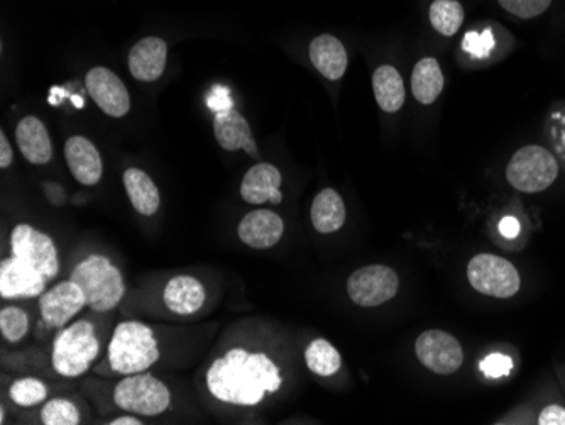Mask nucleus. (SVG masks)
<instances>
[{"instance_id": "nucleus-21", "label": "nucleus", "mask_w": 565, "mask_h": 425, "mask_svg": "<svg viewBox=\"0 0 565 425\" xmlns=\"http://www.w3.org/2000/svg\"><path fill=\"white\" fill-rule=\"evenodd\" d=\"M163 301L173 314L191 316L200 311L206 302V289L197 278L191 275H179L168 281L164 289Z\"/></svg>"}, {"instance_id": "nucleus-5", "label": "nucleus", "mask_w": 565, "mask_h": 425, "mask_svg": "<svg viewBox=\"0 0 565 425\" xmlns=\"http://www.w3.org/2000/svg\"><path fill=\"white\" fill-rule=\"evenodd\" d=\"M557 177V156L551 149L539 145H528L518 149L506 167V180L509 185L524 194L546 191Z\"/></svg>"}, {"instance_id": "nucleus-30", "label": "nucleus", "mask_w": 565, "mask_h": 425, "mask_svg": "<svg viewBox=\"0 0 565 425\" xmlns=\"http://www.w3.org/2000/svg\"><path fill=\"white\" fill-rule=\"evenodd\" d=\"M41 422L45 425H78L82 414L69 399H51L42 405Z\"/></svg>"}, {"instance_id": "nucleus-2", "label": "nucleus", "mask_w": 565, "mask_h": 425, "mask_svg": "<svg viewBox=\"0 0 565 425\" xmlns=\"http://www.w3.org/2000/svg\"><path fill=\"white\" fill-rule=\"evenodd\" d=\"M107 354L112 372L127 376L148 372L160 360V348L151 327L124 320L115 326Z\"/></svg>"}, {"instance_id": "nucleus-28", "label": "nucleus", "mask_w": 565, "mask_h": 425, "mask_svg": "<svg viewBox=\"0 0 565 425\" xmlns=\"http://www.w3.org/2000/svg\"><path fill=\"white\" fill-rule=\"evenodd\" d=\"M305 363L311 373L319 376H332L341 369L342 360L339 351L326 339H316L305 351Z\"/></svg>"}, {"instance_id": "nucleus-19", "label": "nucleus", "mask_w": 565, "mask_h": 425, "mask_svg": "<svg viewBox=\"0 0 565 425\" xmlns=\"http://www.w3.org/2000/svg\"><path fill=\"white\" fill-rule=\"evenodd\" d=\"M308 57L314 66L319 70L320 75L332 82L341 81L347 70V63H349L344 45L332 35L317 36L310 42Z\"/></svg>"}, {"instance_id": "nucleus-35", "label": "nucleus", "mask_w": 565, "mask_h": 425, "mask_svg": "<svg viewBox=\"0 0 565 425\" xmlns=\"http://www.w3.org/2000/svg\"><path fill=\"white\" fill-rule=\"evenodd\" d=\"M540 425H565V409L561 405H549L539 417Z\"/></svg>"}, {"instance_id": "nucleus-17", "label": "nucleus", "mask_w": 565, "mask_h": 425, "mask_svg": "<svg viewBox=\"0 0 565 425\" xmlns=\"http://www.w3.org/2000/svg\"><path fill=\"white\" fill-rule=\"evenodd\" d=\"M213 133L222 148L228 151H237L244 149L249 156L258 160L259 153L256 146L255 137L250 133L249 122L237 112V110H222L217 112L216 121H213Z\"/></svg>"}, {"instance_id": "nucleus-22", "label": "nucleus", "mask_w": 565, "mask_h": 425, "mask_svg": "<svg viewBox=\"0 0 565 425\" xmlns=\"http://www.w3.org/2000/svg\"><path fill=\"white\" fill-rule=\"evenodd\" d=\"M125 194L140 216L151 217L161 204L160 191L151 177L139 168H127L124 173Z\"/></svg>"}, {"instance_id": "nucleus-15", "label": "nucleus", "mask_w": 565, "mask_h": 425, "mask_svg": "<svg viewBox=\"0 0 565 425\" xmlns=\"http://www.w3.org/2000/svg\"><path fill=\"white\" fill-rule=\"evenodd\" d=\"M283 231H285L283 219L268 209L253 210L247 214L237 229L241 241L255 250L273 247L274 244L280 243Z\"/></svg>"}, {"instance_id": "nucleus-20", "label": "nucleus", "mask_w": 565, "mask_h": 425, "mask_svg": "<svg viewBox=\"0 0 565 425\" xmlns=\"http://www.w3.org/2000/svg\"><path fill=\"white\" fill-rule=\"evenodd\" d=\"M15 141L29 163L46 165L53 156L50 134L46 125L35 116L21 119L15 130Z\"/></svg>"}, {"instance_id": "nucleus-38", "label": "nucleus", "mask_w": 565, "mask_h": 425, "mask_svg": "<svg viewBox=\"0 0 565 425\" xmlns=\"http://www.w3.org/2000/svg\"><path fill=\"white\" fill-rule=\"evenodd\" d=\"M500 232L501 234L512 240V238H516V235L520 234V222L515 217H505V219L500 222Z\"/></svg>"}, {"instance_id": "nucleus-13", "label": "nucleus", "mask_w": 565, "mask_h": 425, "mask_svg": "<svg viewBox=\"0 0 565 425\" xmlns=\"http://www.w3.org/2000/svg\"><path fill=\"white\" fill-rule=\"evenodd\" d=\"M46 283L48 280L39 271L14 256L0 263L2 299H36L46 292Z\"/></svg>"}, {"instance_id": "nucleus-40", "label": "nucleus", "mask_w": 565, "mask_h": 425, "mask_svg": "<svg viewBox=\"0 0 565 425\" xmlns=\"http://www.w3.org/2000/svg\"><path fill=\"white\" fill-rule=\"evenodd\" d=\"M111 425H140L143 422L139 421V418L136 417V415H122V417L112 418L111 422H109Z\"/></svg>"}, {"instance_id": "nucleus-16", "label": "nucleus", "mask_w": 565, "mask_h": 425, "mask_svg": "<svg viewBox=\"0 0 565 425\" xmlns=\"http://www.w3.org/2000/svg\"><path fill=\"white\" fill-rule=\"evenodd\" d=\"M168 46L161 38L140 39L130 53L131 75L139 82H155L163 75L167 66Z\"/></svg>"}, {"instance_id": "nucleus-7", "label": "nucleus", "mask_w": 565, "mask_h": 425, "mask_svg": "<svg viewBox=\"0 0 565 425\" xmlns=\"http://www.w3.org/2000/svg\"><path fill=\"white\" fill-rule=\"evenodd\" d=\"M472 289L494 299H512L520 290V274L508 259L496 255H478L467 265Z\"/></svg>"}, {"instance_id": "nucleus-6", "label": "nucleus", "mask_w": 565, "mask_h": 425, "mask_svg": "<svg viewBox=\"0 0 565 425\" xmlns=\"http://www.w3.org/2000/svg\"><path fill=\"white\" fill-rule=\"evenodd\" d=\"M114 402L121 411L140 417H156L168 411L171 393L163 381L148 372L127 375L114 388Z\"/></svg>"}, {"instance_id": "nucleus-3", "label": "nucleus", "mask_w": 565, "mask_h": 425, "mask_svg": "<svg viewBox=\"0 0 565 425\" xmlns=\"http://www.w3.org/2000/svg\"><path fill=\"white\" fill-rule=\"evenodd\" d=\"M70 278L84 292L87 307L99 314L114 311L124 299V278L107 256H88L73 268Z\"/></svg>"}, {"instance_id": "nucleus-31", "label": "nucleus", "mask_w": 565, "mask_h": 425, "mask_svg": "<svg viewBox=\"0 0 565 425\" xmlns=\"http://www.w3.org/2000/svg\"><path fill=\"white\" fill-rule=\"evenodd\" d=\"M0 332L9 342H21L29 332V317L24 308L4 307L0 311Z\"/></svg>"}, {"instance_id": "nucleus-24", "label": "nucleus", "mask_w": 565, "mask_h": 425, "mask_svg": "<svg viewBox=\"0 0 565 425\" xmlns=\"http://www.w3.org/2000/svg\"><path fill=\"white\" fill-rule=\"evenodd\" d=\"M509 39L512 36L506 33L505 27L500 24L486 23L481 27L467 31L460 48L464 53L476 60H488V58L494 57L500 50V46Z\"/></svg>"}, {"instance_id": "nucleus-18", "label": "nucleus", "mask_w": 565, "mask_h": 425, "mask_svg": "<svg viewBox=\"0 0 565 425\" xmlns=\"http://www.w3.org/2000/svg\"><path fill=\"white\" fill-rule=\"evenodd\" d=\"M281 173L277 167L270 163H258L250 168L241 183V195L247 204L261 206L266 202L280 204Z\"/></svg>"}, {"instance_id": "nucleus-26", "label": "nucleus", "mask_w": 565, "mask_h": 425, "mask_svg": "<svg viewBox=\"0 0 565 425\" xmlns=\"http://www.w3.org/2000/svg\"><path fill=\"white\" fill-rule=\"evenodd\" d=\"M311 224L322 234L339 231L345 222V204L339 192L326 189L319 192L311 204Z\"/></svg>"}, {"instance_id": "nucleus-12", "label": "nucleus", "mask_w": 565, "mask_h": 425, "mask_svg": "<svg viewBox=\"0 0 565 425\" xmlns=\"http://www.w3.org/2000/svg\"><path fill=\"white\" fill-rule=\"evenodd\" d=\"M88 94L111 118H124L131 109L130 92L112 70L96 66L85 78Z\"/></svg>"}, {"instance_id": "nucleus-32", "label": "nucleus", "mask_w": 565, "mask_h": 425, "mask_svg": "<svg viewBox=\"0 0 565 425\" xmlns=\"http://www.w3.org/2000/svg\"><path fill=\"white\" fill-rule=\"evenodd\" d=\"M546 136L551 141L554 155L565 165V104H558L546 119Z\"/></svg>"}, {"instance_id": "nucleus-29", "label": "nucleus", "mask_w": 565, "mask_h": 425, "mask_svg": "<svg viewBox=\"0 0 565 425\" xmlns=\"http://www.w3.org/2000/svg\"><path fill=\"white\" fill-rule=\"evenodd\" d=\"M9 399L15 405L29 409V406L39 405L48 399V387L38 378H20L9 387Z\"/></svg>"}, {"instance_id": "nucleus-37", "label": "nucleus", "mask_w": 565, "mask_h": 425, "mask_svg": "<svg viewBox=\"0 0 565 425\" xmlns=\"http://www.w3.org/2000/svg\"><path fill=\"white\" fill-rule=\"evenodd\" d=\"M42 189H45L46 198H48L53 206H63V204H65V191H63L58 183L46 182Z\"/></svg>"}, {"instance_id": "nucleus-14", "label": "nucleus", "mask_w": 565, "mask_h": 425, "mask_svg": "<svg viewBox=\"0 0 565 425\" xmlns=\"http://www.w3.org/2000/svg\"><path fill=\"white\" fill-rule=\"evenodd\" d=\"M65 160L73 179L85 186H94L102 179V158L99 149L84 136H72L65 143Z\"/></svg>"}, {"instance_id": "nucleus-10", "label": "nucleus", "mask_w": 565, "mask_h": 425, "mask_svg": "<svg viewBox=\"0 0 565 425\" xmlns=\"http://www.w3.org/2000/svg\"><path fill=\"white\" fill-rule=\"evenodd\" d=\"M421 365L437 375H452L463 366V345L444 330H426L415 342Z\"/></svg>"}, {"instance_id": "nucleus-39", "label": "nucleus", "mask_w": 565, "mask_h": 425, "mask_svg": "<svg viewBox=\"0 0 565 425\" xmlns=\"http://www.w3.org/2000/svg\"><path fill=\"white\" fill-rule=\"evenodd\" d=\"M12 160H14V155H12V148L11 145H9L8 137H5L4 133H0V167H11Z\"/></svg>"}, {"instance_id": "nucleus-41", "label": "nucleus", "mask_w": 565, "mask_h": 425, "mask_svg": "<svg viewBox=\"0 0 565 425\" xmlns=\"http://www.w3.org/2000/svg\"><path fill=\"white\" fill-rule=\"evenodd\" d=\"M0 424H5V411H4V406H0Z\"/></svg>"}, {"instance_id": "nucleus-23", "label": "nucleus", "mask_w": 565, "mask_h": 425, "mask_svg": "<svg viewBox=\"0 0 565 425\" xmlns=\"http://www.w3.org/2000/svg\"><path fill=\"white\" fill-rule=\"evenodd\" d=\"M444 92V73L435 58H421L412 72V94L423 106H432Z\"/></svg>"}, {"instance_id": "nucleus-36", "label": "nucleus", "mask_w": 565, "mask_h": 425, "mask_svg": "<svg viewBox=\"0 0 565 425\" xmlns=\"http://www.w3.org/2000/svg\"><path fill=\"white\" fill-rule=\"evenodd\" d=\"M209 106L216 109L217 112L231 109V99H229V90L224 87H216L212 92V97L209 99Z\"/></svg>"}, {"instance_id": "nucleus-33", "label": "nucleus", "mask_w": 565, "mask_h": 425, "mask_svg": "<svg viewBox=\"0 0 565 425\" xmlns=\"http://www.w3.org/2000/svg\"><path fill=\"white\" fill-rule=\"evenodd\" d=\"M554 0H498V4L518 20H536L549 11Z\"/></svg>"}, {"instance_id": "nucleus-9", "label": "nucleus", "mask_w": 565, "mask_h": 425, "mask_svg": "<svg viewBox=\"0 0 565 425\" xmlns=\"http://www.w3.org/2000/svg\"><path fill=\"white\" fill-rule=\"evenodd\" d=\"M400 280L395 271L383 265H369L354 271L347 281L351 301L359 307H378L398 293Z\"/></svg>"}, {"instance_id": "nucleus-34", "label": "nucleus", "mask_w": 565, "mask_h": 425, "mask_svg": "<svg viewBox=\"0 0 565 425\" xmlns=\"http://www.w3.org/2000/svg\"><path fill=\"white\" fill-rule=\"evenodd\" d=\"M481 372L484 373L486 378L498 380V378H505L512 373L513 360L506 354L493 353L481 361Z\"/></svg>"}, {"instance_id": "nucleus-25", "label": "nucleus", "mask_w": 565, "mask_h": 425, "mask_svg": "<svg viewBox=\"0 0 565 425\" xmlns=\"http://www.w3.org/2000/svg\"><path fill=\"white\" fill-rule=\"evenodd\" d=\"M376 102L388 114H395L405 104V84L395 66L383 65L372 73Z\"/></svg>"}, {"instance_id": "nucleus-11", "label": "nucleus", "mask_w": 565, "mask_h": 425, "mask_svg": "<svg viewBox=\"0 0 565 425\" xmlns=\"http://www.w3.org/2000/svg\"><path fill=\"white\" fill-rule=\"evenodd\" d=\"M84 307H87L84 292L72 278L51 287L39 296L41 319L50 329H63Z\"/></svg>"}, {"instance_id": "nucleus-8", "label": "nucleus", "mask_w": 565, "mask_h": 425, "mask_svg": "<svg viewBox=\"0 0 565 425\" xmlns=\"http://www.w3.org/2000/svg\"><path fill=\"white\" fill-rule=\"evenodd\" d=\"M11 251L14 258L35 268L46 280L50 281L60 271L58 250L51 235L38 231L29 224H17L11 232Z\"/></svg>"}, {"instance_id": "nucleus-1", "label": "nucleus", "mask_w": 565, "mask_h": 425, "mask_svg": "<svg viewBox=\"0 0 565 425\" xmlns=\"http://www.w3.org/2000/svg\"><path fill=\"white\" fill-rule=\"evenodd\" d=\"M281 375L265 353L235 350L217 357L207 372V388L213 399L239 406H255L266 393L281 387Z\"/></svg>"}, {"instance_id": "nucleus-4", "label": "nucleus", "mask_w": 565, "mask_h": 425, "mask_svg": "<svg viewBox=\"0 0 565 425\" xmlns=\"http://www.w3.org/2000/svg\"><path fill=\"white\" fill-rule=\"evenodd\" d=\"M99 354L96 326L90 320L82 319L63 327L54 338L51 363L54 372L63 378H78L91 368Z\"/></svg>"}, {"instance_id": "nucleus-27", "label": "nucleus", "mask_w": 565, "mask_h": 425, "mask_svg": "<svg viewBox=\"0 0 565 425\" xmlns=\"http://www.w3.org/2000/svg\"><path fill=\"white\" fill-rule=\"evenodd\" d=\"M464 12L459 0H433L429 8V20L433 29L445 38L457 35V31L463 27Z\"/></svg>"}]
</instances>
